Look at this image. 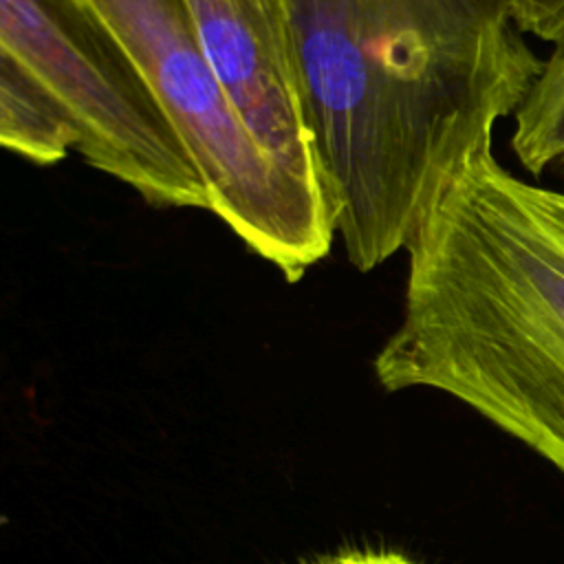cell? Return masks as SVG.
<instances>
[{"instance_id":"6da1fadb","label":"cell","mask_w":564,"mask_h":564,"mask_svg":"<svg viewBox=\"0 0 564 564\" xmlns=\"http://www.w3.org/2000/svg\"><path fill=\"white\" fill-rule=\"evenodd\" d=\"M335 236L357 271L405 249L542 70L509 0H291Z\"/></svg>"},{"instance_id":"3957f363","label":"cell","mask_w":564,"mask_h":564,"mask_svg":"<svg viewBox=\"0 0 564 564\" xmlns=\"http://www.w3.org/2000/svg\"><path fill=\"white\" fill-rule=\"evenodd\" d=\"M123 44L200 170L209 212L289 282L333 245L326 203L300 189L225 97L183 0H82Z\"/></svg>"},{"instance_id":"8992f818","label":"cell","mask_w":564,"mask_h":564,"mask_svg":"<svg viewBox=\"0 0 564 564\" xmlns=\"http://www.w3.org/2000/svg\"><path fill=\"white\" fill-rule=\"evenodd\" d=\"M0 143L37 165H53L77 148L64 106L7 51H0Z\"/></svg>"},{"instance_id":"30bf717a","label":"cell","mask_w":564,"mask_h":564,"mask_svg":"<svg viewBox=\"0 0 564 564\" xmlns=\"http://www.w3.org/2000/svg\"><path fill=\"white\" fill-rule=\"evenodd\" d=\"M562 167H564V165H562Z\"/></svg>"},{"instance_id":"5b68a950","label":"cell","mask_w":564,"mask_h":564,"mask_svg":"<svg viewBox=\"0 0 564 564\" xmlns=\"http://www.w3.org/2000/svg\"><path fill=\"white\" fill-rule=\"evenodd\" d=\"M183 2L207 62L251 139L300 189L330 207L291 0Z\"/></svg>"},{"instance_id":"277c9868","label":"cell","mask_w":564,"mask_h":564,"mask_svg":"<svg viewBox=\"0 0 564 564\" xmlns=\"http://www.w3.org/2000/svg\"><path fill=\"white\" fill-rule=\"evenodd\" d=\"M0 51L64 106L86 165L145 203L209 212L187 145L115 33L82 0H0Z\"/></svg>"},{"instance_id":"52a82bcc","label":"cell","mask_w":564,"mask_h":564,"mask_svg":"<svg viewBox=\"0 0 564 564\" xmlns=\"http://www.w3.org/2000/svg\"><path fill=\"white\" fill-rule=\"evenodd\" d=\"M513 117L511 148L531 174L564 165V44L542 64Z\"/></svg>"},{"instance_id":"7a4b0ae2","label":"cell","mask_w":564,"mask_h":564,"mask_svg":"<svg viewBox=\"0 0 564 564\" xmlns=\"http://www.w3.org/2000/svg\"><path fill=\"white\" fill-rule=\"evenodd\" d=\"M372 370L454 397L564 476V189L471 154L416 227Z\"/></svg>"},{"instance_id":"9c48e42d","label":"cell","mask_w":564,"mask_h":564,"mask_svg":"<svg viewBox=\"0 0 564 564\" xmlns=\"http://www.w3.org/2000/svg\"><path fill=\"white\" fill-rule=\"evenodd\" d=\"M306 564H425V562L394 549L357 546V549H341L337 553L315 557L313 562H306Z\"/></svg>"},{"instance_id":"ba28073f","label":"cell","mask_w":564,"mask_h":564,"mask_svg":"<svg viewBox=\"0 0 564 564\" xmlns=\"http://www.w3.org/2000/svg\"><path fill=\"white\" fill-rule=\"evenodd\" d=\"M509 7L522 33L564 44V0H509Z\"/></svg>"}]
</instances>
